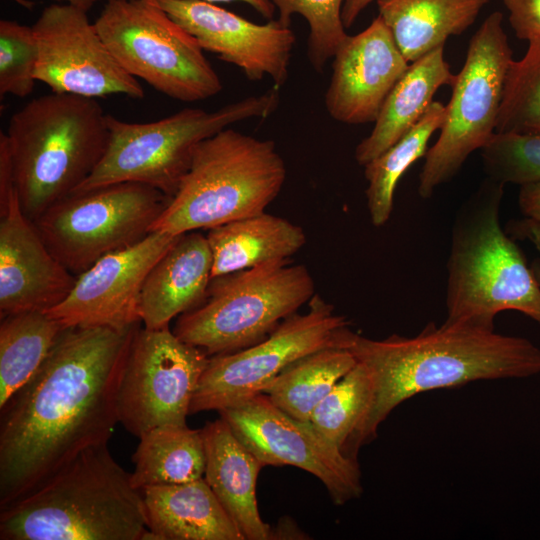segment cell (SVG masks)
<instances>
[{
  "instance_id": "obj_1",
  "label": "cell",
  "mask_w": 540,
  "mask_h": 540,
  "mask_svg": "<svg viewBox=\"0 0 540 540\" xmlns=\"http://www.w3.org/2000/svg\"><path fill=\"white\" fill-rule=\"evenodd\" d=\"M139 326L65 328L35 375L0 406V509L83 450L108 443Z\"/></svg>"
},
{
  "instance_id": "obj_2",
  "label": "cell",
  "mask_w": 540,
  "mask_h": 540,
  "mask_svg": "<svg viewBox=\"0 0 540 540\" xmlns=\"http://www.w3.org/2000/svg\"><path fill=\"white\" fill-rule=\"evenodd\" d=\"M344 348L369 371L371 404L351 436L345 455L377 436L381 423L402 402L422 392L479 380L528 378L540 374V348L530 340L465 324L429 323L413 337L383 340L349 330Z\"/></svg>"
},
{
  "instance_id": "obj_3",
  "label": "cell",
  "mask_w": 540,
  "mask_h": 540,
  "mask_svg": "<svg viewBox=\"0 0 540 540\" xmlns=\"http://www.w3.org/2000/svg\"><path fill=\"white\" fill-rule=\"evenodd\" d=\"M146 530L143 494L108 443L0 509L1 540H142Z\"/></svg>"
},
{
  "instance_id": "obj_4",
  "label": "cell",
  "mask_w": 540,
  "mask_h": 540,
  "mask_svg": "<svg viewBox=\"0 0 540 540\" xmlns=\"http://www.w3.org/2000/svg\"><path fill=\"white\" fill-rule=\"evenodd\" d=\"M504 186L487 177L456 214L445 323L495 330L496 315L514 310L540 325V286L521 249L500 225Z\"/></svg>"
},
{
  "instance_id": "obj_5",
  "label": "cell",
  "mask_w": 540,
  "mask_h": 540,
  "mask_svg": "<svg viewBox=\"0 0 540 540\" xmlns=\"http://www.w3.org/2000/svg\"><path fill=\"white\" fill-rule=\"evenodd\" d=\"M107 118L95 98L54 92L11 116L6 137L20 206L30 220L94 171L108 144Z\"/></svg>"
},
{
  "instance_id": "obj_6",
  "label": "cell",
  "mask_w": 540,
  "mask_h": 540,
  "mask_svg": "<svg viewBox=\"0 0 540 540\" xmlns=\"http://www.w3.org/2000/svg\"><path fill=\"white\" fill-rule=\"evenodd\" d=\"M271 140L225 128L201 141L153 231L181 235L265 212L286 180Z\"/></svg>"
},
{
  "instance_id": "obj_7",
  "label": "cell",
  "mask_w": 540,
  "mask_h": 540,
  "mask_svg": "<svg viewBox=\"0 0 540 540\" xmlns=\"http://www.w3.org/2000/svg\"><path fill=\"white\" fill-rule=\"evenodd\" d=\"M278 104L279 88L273 86L263 94L246 97L212 112L185 108L145 123L126 122L108 114L109 139L105 153L75 191L136 182L172 197L201 141L233 123L267 117Z\"/></svg>"
},
{
  "instance_id": "obj_8",
  "label": "cell",
  "mask_w": 540,
  "mask_h": 540,
  "mask_svg": "<svg viewBox=\"0 0 540 540\" xmlns=\"http://www.w3.org/2000/svg\"><path fill=\"white\" fill-rule=\"evenodd\" d=\"M315 295L309 270L290 259L211 279L202 302L178 316L173 332L209 357L265 339Z\"/></svg>"
},
{
  "instance_id": "obj_9",
  "label": "cell",
  "mask_w": 540,
  "mask_h": 540,
  "mask_svg": "<svg viewBox=\"0 0 540 540\" xmlns=\"http://www.w3.org/2000/svg\"><path fill=\"white\" fill-rule=\"evenodd\" d=\"M94 25L117 62L158 92L195 102L222 90L198 41L156 0H107Z\"/></svg>"
},
{
  "instance_id": "obj_10",
  "label": "cell",
  "mask_w": 540,
  "mask_h": 540,
  "mask_svg": "<svg viewBox=\"0 0 540 540\" xmlns=\"http://www.w3.org/2000/svg\"><path fill=\"white\" fill-rule=\"evenodd\" d=\"M170 200L149 185L120 182L75 191L33 222L52 254L78 276L103 256L144 239Z\"/></svg>"
},
{
  "instance_id": "obj_11",
  "label": "cell",
  "mask_w": 540,
  "mask_h": 540,
  "mask_svg": "<svg viewBox=\"0 0 540 540\" xmlns=\"http://www.w3.org/2000/svg\"><path fill=\"white\" fill-rule=\"evenodd\" d=\"M503 15L492 12L472 36L465 63L452 84L440 135L428 149L418 193L427 199L451 181L471 153L495 133L508 67L513 60Z\"/></svg>"
},
{
  "instance_id": "obj_12",
  "label": "cell",
  "mask_w": 540,
  "mask_h": 540,
  "mask_svg": "<svg viewBox=\"0 0 540 540\" xmlns=\"http://www.w3.org/2000/svg\"><path fill=\"white\" fill-rule=\"evenodd\" d=\"M349 322L315 294L309 310L283 320L247 348L209 357L191 401L190 415L232 407L264 393L287 366L321 349L344 348Z\"/></svg>"
},
{
  "instance_id": "obj_13",
  "label": "cell",
  "mask_w": 540,
  "mask_h": 540,
  "mask_svg": "<svg viewBox=\"0 0 540 540\" xmlns=\"http://www.w3.org/2000/svg\"><path fill=\"white\" fill-rule=\"evenodd\" d=\"M209 356L169 326L138 327L118 391L119 423L137 437L160 426L187 425L190 405Z\"/></svg>"
},
{
  "instance_id": "obj_14",
  "label": "cell",
  "mask_w": 540,
  "mask_h": 540,
  "mask_svg": "<svg viewBox=\"0 0 540 540\" xmlns=\"http://www.w3.org/2000/svg\"><path fill=\"white\" fill-rule=\"evenodd\" d=\"M218 413L263 466L290 465L311 473L323 483L335 505L362 494L358 460L336 449L309 421L282 411L265 393Z\"/></svg>"
},
{
  "instance_id": "obj_15",
  "label": "cell",
  "mask_w": 540,
  "mask_h": 540,
  "mask_svg": "<svg viewBox=\"0 0 540 540\" xmlns=\"http://www.w3.org/2000/svg\"><path fill=\"white\" fill-rule=\"evenodd\" d=\"M32 28L38 48L34 76L52 92L95 99L113 94L144 97L139 80L117 62L86 10L51 4Z\"/></svg>"
},
{
  "instance_id": "obj_16",
  "label": "cell",
  "mask_w": 540,
  "mask_h": 540,
  "mask_svg": "<svg viewBox=\"0 0 540 540\" xmlns=\"http://www.w3.org/2000/svg\"><path fill=\"white\" fill-rule=\"evenodd\" d=\"M181 235L153 231L103 256L76 277L68 296L47 313L65 328L122 330L141 323L139 301L146 276Z\"/></svg>"
},
{
  "instance_id": "obj_17",
  "label": "cell",
  "mask_w": 540,
  "mask_h": 540,
  "mask_svg": "<svg viewBox=\"0 0 540 540\" xmlns=\"http://www.w3.org/2000/svg\"><path fill=\"white\" fill-rule=\"evenodd\" d=\"M156 1L203 50L237 66L249 80L269 76L277 88L285 84L296 42L289 27L273 19L256 24L204 0Z\"/></svg>"
},
{
  "instance_id": "obj_18",
  "label": "cell",
  "mask_w": 540,
  "mask_h": 540,
  "mask_svg": "<svg viewBox=\"0 0 540 540\" xmlns=\"http://www.w3.org/2000/svg\"><path fill=\"white\" fill-rule=\"evenodd\" d=\"M333 60L325 106L334 120L348 125L375 122L409 66L379 15L365 30L348 36Z\"/></svg>"
},
{
  "instance_id": "obj_19",
  "label": "cell",
  "mask_w": 540,
  "mask_h": 540,
  "mask_svg": "<svg viewBox=\"0 0 540 540\" xmlns=\"http://www.w3.org/2000/svg\"><path fill=\"white\" fill-rule=\"evenodd\" d=\"M76 277L24 214L17 191L0 204V318L49 311L68 296Z\"/></svg>"
},
{
  "instance_id": "obj_20",
  "label": "cell",
  "mask_w": 540,
  "mask_h": 540,
  "mask_svg": "<svg viewBox=\"0 0 540 540\" xmlns=\"http://www.w3.org/2000/svg\"><path fill=\"white\" fill-rule=\"evenodd\" d=\"M212 255L206 236L184 233L154 264L142 286L139 313L143 326L160 329L199 305L212 279Z\"/></svg>"
},
{
  "instance_id": "obj_21",
  "label": "cell",
  "mask_w": 540,
  "mask_h": 540,
  "mask_svg": "<svg viewBox=\"0 0 540 540\" xmlns=\"http://www.w3.org/2000/svg\"><path fill=\"white\" fill-rule=\"evenodd\" d=\"M205 448L204 478L245 540H268L270 525L259 513L256 484L262 463L221 417L201 429Z\"/></svg>"
},
{
  "instance_id": "obj_22",
  "label": "cell",
  "mask_w": 540,
  "mask_h": 540,
  "mask_svg": "<svg viewBox=\"0 0 540 540\" xmlns=\"http://www.w3.org/2000/svg\"><path fill=\"white\" fill-rule=\"evenodd\" d=\"M141 492L154 540H245L204 477Z\"/></svg>"
},
{
  "instance_id": "obj_23",
  "label": "cell",
  "mask_w": 540,
  "mask_h": 540,
  "mask_svg": "<svg viewBox=\"0 0 540 540\" xmlns=\"http://www.w3.org/2000/svg\"><path fill=\"white\" fill-rule=\"evenodd\" d=\"M454 75L439 46L410 63L386 98L371 133L355 149V160L365 166L404 136L434 102L436 91L452 86Z\"/></svg>"
},
{
  "instance_id": "obj_24",
  "label": "cell",
  "mask_w": 540,
  "mask_h": 540,
  "mask_svg": "<svg viewBox=\"0 0 540 540\" xmlns=\"http://www.w3.org/2000/svg\"><path fill=\"white\" fill-rule=\"evenodd\" d=\"M212 278L289 259L306 243L303 229L266 212L208 230Z\"/></svg>"
},
{
  "instance_id": "obj_25",
  "label": "cell",
  "mask_w": 540,
  "mask_h": 540,
  "mask_svg": "<svg viewBox=\"0 0 540 540\" xmlns=\"http://www.w3.org/2000/svg\"><path fill=\"white\" fill-rule=\"evenodd\" d=\"M401 53L410 64L451 36L465 32L490 0H376Z\"/></svg>"
},
{
  "instance_id": "obj_26",
  "label": "cell",
  "mask_w": 540,
  "mask_h": 540,
  "mask_svg": "<svg viewBox=\"0 0 540 540\" xmlns=\"http://www.w3.org/2000/svg\"><path fill=\"white\" fill-rule=\"evenodd\" d=\"M132 455L133 486L142 491L153 485L181 484L204 477L205 448L201 429L187 425L160 426L140 437Z\"/></svg>"
},
{
  "instance_id": "obj_27",
  "label": "cell",
  "mask_w": 540,
  "mask_h": 540,
  "mask_svg": "<svg viewBox=\"0 0 540 540\" xmlns=\"http://www.w3.org/2000/svg\"><path fill=\"white\" fill-rule=\"evenodd\" d=\"M64 329L47 312L1 318L0 406L35 375Z\"/></svg>"
},
{
  "instance_id": "obj_28",
  "label": "cell",
  "mask_w": 540,
  "mask_h": 540,
  "mask_svg": "<svg viewBox=\"0 0 540 540\" xmlns=\"http://www.w3.org/2000/svg\"><path fill=\"white\" fill-rule=\"evenodd\" d=\"M356 362L346 348L318 350L287 366L264 393L291 417L309 421L315 407Z\"/></svg>"
},
{
  "instance_id": "obj_29",
  "label": "cell",
  "mask_w": 540,
  "mask_h": 540,
  "mask_svg": "<svg viewBox=\"0 0 540 540\" xmlns=\"http://www.w3.org/2000/svg\"><path fill=\"white\" fill-rule=\"evenodd\" d=\"M445 113L446 107L434 101L415 126L364 166L367 208L374 226L381 227L389 220L398 181L415 161L426 155L428 141L442 127Z\"/></svg>"
},
{
  "instance_id": "obj_30",
  "label": "cell",
  "mask_w": 540,
  "mask_h": 540,
  "mask_svg": "<svg viewBox=\"0 0 540 540\" xmlns=\"http://www.w3.org/2000/svg\"><path fill=\"white\" fill-rule=\"evenodd\" d=\"M372 395L371 375L363 364L356 362L315 407L309 422L345 455L351 436L371 404Z\"/></svg>"
},
{
  "instance_id": "obj_31",
  "label": "cell",
  "mask_w": 540,
  "mask_h": 540,
  "mask_svg": "<svg viewBox=\"0 0 540 540\" xmlns=\"http://www.w3.org/2000/svg\"><path fill=\"white\" fill-rule=\"evenodd\" d=\"M528 42L523 58L508 67L496 133H540V39Z\"/></svg>"
},
{
  "instance_id": "obj_32",
  "label": "cell",
  "mask_w": 540,
  "mask_h": 540,
  "mask_svg": "<svg viewBox=\"0 0 540 540\" xmlns=\"http://www.w3.org/2000/svg\"><path fill=\"white\" fill-rule=\"evenodd\" d=\"M350 0H271L279 11L278 21L289 27L294 14L309 25L307 55L320 72L348 38L342 21V9Z\"/></svg>"
},
{
  "instance_id": "obj_33",
  "label": "cell",
  "mask_w": 540,
  "mask_h": 540,
  "mask_svg": "<svg viewBox=\"0 0 540 540\" xmlns=\"http://www.w3.org/2000/svg\"><path fill=\"white\" fill-rule=\"evenodd\" d=\"M487 177L503 185L540 181V133H494L481 148Z\"/></svg>"
},
{
  "instance_id": "obj_34",
  "label": "cell",
  "mask_w": 540,
  "mask_h": 540,
  "mask_svg": "<svg viewBox=\"0 0 540 540\" xmlns=\"http://www.w3.org/2000/svg\"><path fill=\"white\" fill-rule=\"evenodd\" d=\"M38 59L32 26L13 20L0 21V97H26L33 91Z\"/></svg>"
},
{
  "instance_id": "obj_35",
  "label": "cell",
  "mask_w": 540,
  "mask_h": 540,
  "mask_svg": "<svg viewBox=\"0 0 540 540\" xmlns=\"http://www.w3.org/2000/svg\"><path fill=\"white\" fill-rule=\"evenodd\" d=\"M503 3L518 39H540V0H503Z\"/></svg>"
},
{
  "instance_id": "obj_36",
  "label": "cell",
  "mask_w": 540,
  "mask_h": 540,
  "mask_svg": "<svg viewBox=\"0 0 540 540\" xmlns=\"http://www.w3.org/2000/svg\"><path fill=\"white\" fill-rule=\"evenodd\" d=\"M519 208L525 219L518 230L537 246H540V181L520 186L518 195Z\"/></svg>"
},
{
  "instance_id": "obj_37",
  "label": "cell",
  "mask_w": 540,
  "mask_h": 540,
  "mask_svg": "<svg viewBox=\"0 0 540 540\" xmlns=\"http://www.w3.org/2000/svg\"><path fill=\"white\" fill-rule=\"evenodd\" d=\"M374 0H350L342 9V21L345 28L350 27L359 14Z\"/></svg>"
},
{
  "instance_id": "obj_38",
  "label": "cell",
  "mask_w": 540,
  "mask_h": 540,
  "mask_svg": "<svg viewBox=\"0 0 540 540\" xmlns=\"http://www.w3.org/2000/svg\"><path fill=\"white\" fill-rule=\"evenodd\" d=\"M210 3L242 1L253 7L263 17L271 20L275 12V6L271 0H204Z\"/></svg>"
},
{
  "instance_id": "obj_39",
  "label": "cell",
  "mask_w": 540,
  "mask_h": 540,
  "mask_svg": "<svg viewBox=\"0 0 540 540\" xmlns=\"http://www.w3.org/2000/svg\"><path fill=\"white\" fill-rule=\"evenodd\" d=\"M57 1H64L68 4H72L74 6L82 8L86 11H88L91 8V6L94 4V0H57Z\"/></svg>"
},
{
  "instance_id": "obj_40",
  "label": "cell",
  "mask_w": 540,
  "mask_h": 540,
  "mask_svg": "<svg viewBox=\"0 0 540 540\" xmlns=\"http://www.w3.org/2000/svg\"><path fill=\"white\" fill-rule=\"evenodd\" d=\"M530 266L534 274V277L536 278L540 286V259L534 260Z\"/></svg>"
},
{
  "instance_id": "obj_41",
  "label": "cell",
  "mask_w": 540,
  "mask_h": 540,
  "mask_svg": "<svg viewBox=\"0 0 540 540\" xmlns=\"http://www.w3.org/2000/svg\"><path fill=\"white\" fill-rule=\"evenodd\" d=\"M14 1L27 9H32L35 4L34 2L29 1V0H14Z\"/></svg>"
},
{
  "instance_id": "obj_42",
  "label": "cell",
  "mask_w": 540,
  "mask_h": 540,
  "mask_svg": "<svg viewBox=\"0 0 540 540\" xmlns=\"http://www.w3.org/2000/svg\"><path fill=\"white\" fill-rule=\"evenodd\" d=\"M96 1H98V0H94V2H96Z\"/></svg>"
}]
</instances>
